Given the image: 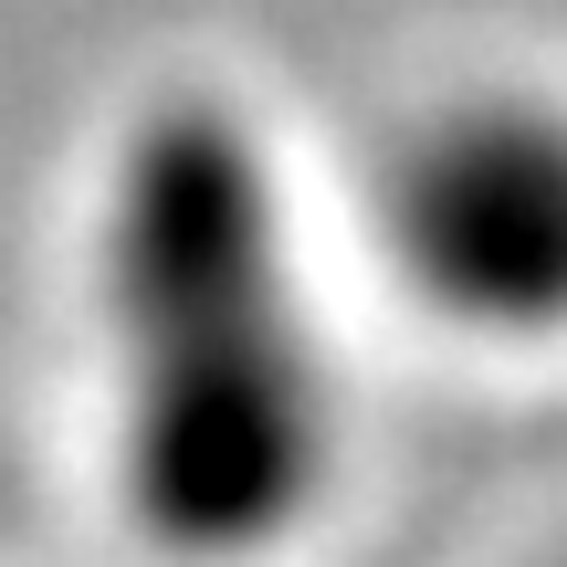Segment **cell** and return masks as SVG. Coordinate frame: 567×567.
Returning <instances> with one entry per match:
<instances>
[{"label":"cell","instance_id":"1","mask_svg":"<svg viewBox=\"0 0 567 567\" xmlns=\"http://www.w3.org/2000/svg\"><path fill=\"white\" fill-rule=\"evenodd\" d=\"M84 484L137 567H295L358 484L337 221L274 116L147 84L84 189Z\"/></svg>","mask_w":567,"mask_h":567},{"label":"cell","instance_id":"2","mask_svg":"<svg viewBox=\"0 0 567 567\" xmlns=\"http://www.w3.org/2000/svg\"><path fill=\"white\" fill-rule=\"evenodd\" d=\"M326 221L358 284L442 358H567V74H442L389 105Z\"/></svg>","mask_w":567,"mask_h":567},{"label":"cell","instance_id":"3","mask_svg":"<svg viewBox=\"0 0 567 567\" xmlns=\"http://www.w3.org/2000/svg\"><path fill=\"white\" fill-rule=\"evenodd\" d=\"M547 567H567V557H547Z\"/></svg>","mask_w":567,"mask_h":567}]
</instances>
